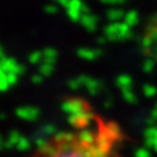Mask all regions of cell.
<instances>
[{"label": "cell", "instance_id": "1", "mask_svg": "<svg viewBox=\"0 0 157 157\" xmlns=\"http://www.w3.org/2000/svg\"><path fill=\"white\" fill-rule=\"evenodd\" d=\"M85 109L72 114L68 128L46 139L29 157H124L121 126Z\"/></svg>", "mask_w": 157, "mask_h": 157}, {"label": "cell", "instance_id": "2", "mask_svg": "<svg viewBox=\"0 0 157 157\" xmlns=\"http://www.w3.org/2000/svg\"><path fill=\"white\" fill-rule=\"evenodd\" d=\"M144 52L149 58L157 60V14H155L145 25L143 39H141Z\"/></svg>", "mask_w": 157, "mask_h": 157}]
</instances>
